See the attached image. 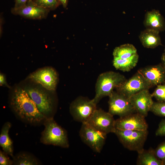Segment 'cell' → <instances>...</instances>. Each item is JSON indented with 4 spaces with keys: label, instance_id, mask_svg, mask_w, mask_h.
<instances>
[{
    "label": "cell",
    "instance_id": "cell-29",
    "mask_svg": "<svg viewBox=\"0 0 165 165\" xmlns=\"http://www.w3.org/2000/svg\"><path fill=\"white\" fill-rule=\"evenodd\" d=\"M28 0H15V4L13 7L15 9L20 8L24 6Z\"/></svg>",
    "mask_w": 165,
    "mask_h": 165
},
{
    "label": "cell",
    "instance_id": "cell-10",
    "mask_svg": "<svg viewBox=\"0 0 165 165\" xmlns=\"http://www.w3.org/2000/svg\"><path fill=\"white\" fill-rule=\"evenodd\" d=\"M115 120L108 112L97 108L85 122L95 129L107 134L115 131Z\"/></svg>",
    "mask_w": 165,
    "mask_h": 165
},
{
    "label": "cell",
    "instance_id": "cell-23",
    "mask_svg": "<svg viewBox=\"0 0 165 165\" xmlns=\"http://www.w3.org/2000/svg\"><path fill=\"white\" fill-rule=\"evenodd\" d=\"M38 6L49 11L55 9L60 4L58 0H33Z\"/></svg>",
    "mask_w": 165,
    "mask_h": 165
},
{
    "label": "cell",
    "instance_id": "cell-14",
    "mask_svg": "<svg viewBox=\"0 0 165 165\" xmlns=\"http://www.w3.org/2000/svg\"><path fill=\"white\" fill-rule=\"evenodd\" d=\"M148 90L145 89L137 93L129 98L136 112L145 117L147 116L154 101Z\"/></svg>",
    "mask_w": 165,
    "mask_h": 165
},
{
    "label": "cell",
    "instance_id": "cell-17",
    "mask_svg": "<svg viewBox=\"0 0 165 165\" xmlns=\"http://www.w3.org/2000/svg\"><path fill=\"white\" fill-rule=\"evenodd\" d=\"M160 32L152 29L146 28L142 31L139 38L143 46L146 48L154 49L162 45Z\"/></svg>",
    "mask_w": 165,
    "mask_h": 165
},
{
    "label": "cell",
    "instance_id": "cell-26",
    "mask_svg": "<svg viewBox=\"0 0 165 165\" xmlns=\"http://www.w3.org/2000/svg\"><path fill=\"white\" fill-rule=\"evenodd\" d=\"M154 151L157 158L165 165V141L159 145Z\"/></svg>",
    "mask_w": 165,
    "mask_h": 165
},
{
    "label": "cell",
    "instance_id": "cell-19",
    "mask_svg": "<svg viewBox=\"0 0 165 165\" xmlns=\"http://www.w3.org/2000/svg\"><path fill=\"white\" fill-rule=\"evenodd\" d=\"M138 165H164L163 162L155 155L154 150L144 149L138 153L137 162Z\"/></svg>",
    "mask_w": 165,
    "mask_h": 165
},
{
    "label": "cell",
    "instance_id": "cell-18",
    "mask_svg": "<svg viewBox=\"0 0 165 165\" xmlns=\"http://www.w3.org/2000/svg\"><path fill=\"white\" fill-rule=\"evenodd\" d=\"M11 126V124L9 122H6L3 125L0 134V145L6 153L13 157V142L9 134Z\"/></svg>",
    "mask_w": 165,
    "mask_h": 165
},
{
    "label": "cell",
    "instance_id": "cell-20",
    "mask_svg": "<svg viewBox=\"0 0 165 165\" xmlns=\"http://www.w3.org/2000/svg\"><path fill=\"white\" fill-rule=\"evenodd\" d=\"M138 59L139 55L137 53L126 59L113 58V65L116 69L123 72H129L136 66Z\"/></svg>",
    "mask_w": 165,
    "mask_h": 165
},
{
    "label": "cell",
    "instance_id": "cell-30",
    "mask_svg": "<svg viewBox=\"0 0 165 165\" xmlns=\"http://www.w3.org/2000/svg\"><path fill=\"white\" fill-rule=\"evenodd\" d=\"M0 85L1 86H4L7 87H9L6 82L5 75L1 73L0 74Z\"/></svg>",
    "mask_w": 165,
    "mask_h": 165
},
{
    "label": "cell",
    "instance_id": "cell-9",
    "mask_svg": "<svg viewBox=\"0 0 165 165\" xmlns=\"http://www.w3.org/2000/svg\"><path fill=\"white\" fill-rule=\"evenodd\" d=\"M28 78L46 90L53 92L56 90L58 77L57 72L54 68L47 67L31 73Z\"/></svg>",
    "mask_w": 165,
    "mask_h": 165
},
{
    "label": "cell",
    "instance_id": "cell-31",
    "mask_svg": "<svg viewBox=\"0 0 165 165\" xmlns=\"http://www.w3.org/2000/svg\"><path fill=\"white\" fill-rule=\"evenodd\" d=\"M64 8H66L68 5V0H58Z\"/></svg>",
    "mask_w": 165,
    "mask_h": 165
},
{
    "label": "cell",
    "instance_id": "cell-24",
    "mask_svg": "<svg viewBox=\"0 0 165 165\" xmlns=\"http://www.w3.org/2000/svg\"><path fill=\"white\" fill-rule=\"evenodd\" d=\"M150 111L156 115L165 117V102H154Z\"/></svg>",
    "mask_w": 165,
    "mask_h": 165
},
{
    "label": "cell",
    "instance_id": "cell-34",
    "mask_svg": "<svg viewBox=\"0 0 165 165\" xmlns=\"http://www.w3.org/2000/svg\"><path fill=\"white\" fill-rule=\"evenodd\" d=\"M164 53H165V49L164 50Z\"/></svg>",
    "mask_w": 165,
    "mask_h": 165
},
{
    "label": "cell",
    "instance_id": "cell-16",
    "mask_svg": "<svg viewBox=\"0 0 165 165\" xmlns=\"http://www.w3.org/2000/svg\"><path fill=\"white\" fill-rule=\"evenodd\" d=\"M144 24L146 28L150 29L159 32L165 30L164 19L159 11L153 9L146 13Z\"/></svg>",
    "mask_w": 165,
    "mask_h": 165
},
{
    "label": "cell",
    "instance_id": "cell-21",
    "mask_svg": "<svg viewBox=\"0 0 165 165\" xmlns=\"http://www.w3.org/2000/svg\"><path fill=\"white\" fill-rule=\"evenodd\" d=\"M137 53L135 46L132 44L127 43L116 47L113 55L114 58L123 59L130 58Z\"/></svg>",
    "mask_w": 165,
    "mask_h": 165
},
{
    "label": "cell",
    "instance_id": "cell-2",
    "mask_svg": "<svg viewBox=\"0 0 165 165\" xmlns=\"http://www.w3.org/2000/svg\"><path fill=\"white\" fill-rule=\"evenodd\" d=\"M126 79L119 72L110 71L100 74L95 85V95L93 99L97 104L103 97L109 96L113 90L120 86Z\"/></svg>",
    "mask_w": 165,
    "mask_h": 165
},
{
    "label": "cell",
    "instance_id": "cell-3",
    "mask_svg": "<svg viewBox=\"0 0 165 165\" xmlns=\"http://www.w3.org/2000/svg\"><path fill=\"white\" fill-rule=\"evenodd\" d=\"M45 128L40 141L43 144L51 145L68 148L69 144L67 132L52 117H48L44 121Z\"/></svg>",
    "mask_w": 165,
    "mask_h": 165
},
{
    "label": "cell",
    "instance_id": "cell-28",
    "mask_svg": "<svg viewBox=\"0 0 165 165\" xmlns=\"http://www.w3.org/2000/svg\"><path fill=\"white\" fill-rule=\"evenodd\" d=\"M155 134L157 136H165V119H162L160 122Z\"/></svg>",
    "mask_w": 165,
    "mask_h": 165
},
{
    "label": "cell",
    "instance_id": "cell-22",
    "mask_svg": "<svg viewBox=\"0 0 165 165\" xmlns=\"http://www.w3.org/2000/svg\"><path fill=\"white\" fill-rule=\"evenodd\" d=\"M13 164L16 165H37L40 163L33 155L26 152H20L13 156Z\"/></svg>",
    "mask_w": 165,
    "mask_h": 165
},
{
    "label": "cell",
    "instance_id": "cell-32",
    "mask_svg": "<svg viewBox=\"0 0 165 165\" xmlns=\"http://www.w3.org/2000/svg\"><path fill=\"white\" fill-rule=\"evenodd\" d=\"M162 64L165 68V53H163L161 57Z\"/></svg>",
    "mask_w": 165,
    "mask_h": 165
},
{
    "label": "cell",
    "instance_id": "cell-5",
    "mask_svg": "<svg viewBox=\"0 0 165 165\" xmlns=\"http://www.w3.org/2000/svg\"><path fill=\"white\" fill-rule=\"evenodd\" d=\"M148 131L146 130H120L116 129L114 133L119 141L126 148L135 151L138 153L144 149Z\"/></svg>",
    "mask_w": 165,
    "mask_h": 165
},
{
    "label": "cell",
    "instance_id": "cell-33",
    "mask_svg": "<svg viewBox=\"0 0 165 165\" xmlns=\"http://www.w3.org/2000/svg\"><path fill=\"white\" fill-rule=\"evenodd\" d=\"M0 36H1L2 35V23H3V19L2 17V16H0Z\"/></svg>",
    "mask_w": 165,
    "mask_h": 165
},
{
    "label": "cell",
    "instance_id": "cell-12",
    "mask_svg": "<svg viewBox=\"0 0 165 165\" xmlns=\"http://www.w3.org/2000/svg\"><path fill=\"white\" fill-rule=\"evenodd\" d=\"M145 118L137 112L120 117L115 120V128L120 130H147L148 126Z\"/></svg>",
    "mask_w": 165,
    "mask_h": 165
},
{
    "label": "cell",
    "instance_id": "cell-8",
    "mask_svg": "<svg viewBox=\"0 0 165 165\" xmlns=\"http://www.w3.org/2000/svg\"><path fill=\"white\" fill-rule=\"evenodd\" d=\"M153 87L152 85L139 72L126 79L116 88V91L128 98L142 90Z\"/></svg>",
    "mask_w": 165,
    "mask_h": 165
},
{
    "label": "cell",
    "instance_id": "cell-13",
    "mask_svg": "<svg viewBox=\"0 0 165 165\" xmlns=\"http://www.w3.org/2000/svg\"><path fill=\"white\" fill-rule=\"evenodd\" d=\"M50 11L35 4L33 0H28L24 6L17 9L12 8L11 13L24 18L34 20L46 18Z\"/></svg>",
    "mask_w": 165,
    "mask_h": 165
},
{
    "label": "cell",
    "instance_id": "cell-7",
    "mask_svg": "<svg viewBox=\"0 0 165 165\" xmlns=\"http://www.w3.org/2000/svg\"><path fill=\"white\" fill-rule=\"evenodd\" d=\"M96 105L93 99L79 97L71 103L70 112L75 120L85 123L97 109Z\"/></svg>",
    "mask_w": 165,
    "mask_h": 165
},
{
    "label": "cell",
    "instance_id": "cell-11",
    "mask_svg": "<svg viewBox=\"0 0 165 165\" xmlns=\"http://www.w3.org/2000/svg\"><path fill=\"white\" fill-rule=\"evenodd\" d=\"M108 112L112 115L123 117L136 112L129 98L113 91L108 96Z\"/></svg>",
    "mask_w": 165,
    "mask_h": 165
},
{
    "label": "cell",
    "instance_id": "cell-6",
    "mask_svg": "<svg viewBox=\"0 0 165 165\" xmlns=\"http://www.w3.org/2000/svg\"><path fill=\"white\" fill-rule=\"evenodd\" d=\"M79 134L82 141L94 151L100 152L105 144L107 134L82 123Z\"/></svg>",
    "mask_w": 165,
    "mask_h": 165
},
{
    "label": "cell",
    "instance_id": "cell-25",
    "mask_svg": "<svg viewBox=\"0 0 165 165\" xmlns=\"http://www.w3.org/2000/svg\"><path fill=\"white\" fill-rule=\"evenodd\" d=\"M158 101L165 102V84H161L157 86V87L152 94Z\"/></svg>",
    "mask_w": 165,
    "mask_h": 165
},
{
    "label": "cell",
    "instance_id": "cell-15",
    "mask_svg": "<svg viewBox=\"0 0 165 165\" xmlns=\"http://www.w3.org/2000/svg\"><path fill=\"white\" fill-rule=\"evenodd\" d=\"M153 86L165 83V68L162 63L149 66L138 71Z\"/></svg>",
    "mask_w": 165,
    "mask_h": 165
},
{
    "label": "cell",
    "instance_id": "cell-27",
    "mask_svg": "<svg viewBox=\"0 0 165 165\" xmlns=\"http://www.w3.org/2000/svg\"><path fill=\"white\" fill-rule=\"evenodd\" d=\"M7 154L4 152L0 151V165H11L13 164V161L11 160L6 155Z\"/></svg>",
    "mask_w": 165,
    "mask_h": 165
},
{
    "label": "cell",
    "instance_id": "cell-1",
    "mask_svg": "<svg viewBox=\"0 0 165 165\" xmlns=\"http://www.w3.org/2000/svg\"><path fill=\"white\" fill-rule=\"evenodd\" d=\"M10 106L14 113L21 120L31 124L43 122L46 117L38 109L30 96L22 87H17L13 91Z\"/></svg>",
    "mask_w": 165,
    "mask_h": 165
},
{
    "label": "cell",
    "instance_id": "cell-4",
    "mask_svg": "<svg viewBox=\"0 0 165 165\" xmlns=\"http://www.w3.org/2000/svg\"><path fill=\"white\" fill-rule=\"evenodd\" d=\"M27 85L23 88L36 104L40 111L49 117L54 108L53 98L49 91L40 85Z\"/></svg>",
    "mask_w": 165,
    "mask_h": 165
}]
</instances>
